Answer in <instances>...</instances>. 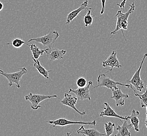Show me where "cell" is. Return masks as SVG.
Listing matches in <instances>:
<instances>
[{
	"label": "cell",
	"instance_id": "27",
	"mask_svg": "<svg viewBox=\"0 0 147 136\" xmlns=\"http://www.w3.org/2000/svg\"><path fill=\"white\" fill-rule=\"evenodd\" d=\"M3 8H4V4L2 2L0 1V12H1L3 10Z\"/></svg>",
	"mask_w": 147,
	"mask_h": 136
},
{
	"label": "cell",
	"instance_id": "16",
	"mask_svg": "<svg viewBox=\"0 0 147 136\" xmlns=\"http://www.w3.org/2000/svg\"><path fill=\"white\" fill-rule=\"evenodd\" d=\"M77 133L79 135L87 136H106V133H100L99 131L94 129H85L83 126H81L77 130Z\"/></svg>",
	"mask_w": 147,
	"mask_h": 136
},
{
	"label": "cell",
	"instance_id": "12",
	"mask_svg": "<svg viewBox=\"0 0 147 136\" xmlns=\"http://www.w3.org/2000/svg\"><path fill=\"white\" fill-rule=\"evenodd\" d=\"M112 95L111 98L115 100L116 102V106H124L125 103V99L129 97L128 94H125L121 91V88H118L116 89H112Z\"/></svg>",
	"mask_w": 147,
	"mask_h": 136
},
{
	"label": "cell",
	"instance_id": "23",
	"mask_svg": "<svg viewBox=\"0 0 147 136\" xmlns=\"http://www.w3.org/2000/svg\"><path fill=\"white\" fill-rule=\"evenodd\" d=\"M105 130L106 132V136L112 135L114 132V129L115 127V124L113 123L111 121L106 122L104 124Z\"/></svg>",
	"mask_w": 147,
	"mask_h": 136
},
{
	"label": "cell",
	"instance_id": "4",
	"mask_svg": "<svg viewBox=\"0 0 147 136\" xmlns=\"http://www.w3.org/2000/svg\"><path fill=\"white\" fill-rule=\"evenodd\" d=\"M58 98V96L56 94L42 95L38 94H33L30 93L28 94L25 96V99L26 101H29L31 103V108L34 110H38L41 106L40 105L42 101L48 99H51L53 98Z\"/></svg>",
	"mask_w": 147,
	"mask_h": 136
},
{
	"label": "cell",
	"instance_id": "21",
	"mask_svg": "<svg viewBox=\"0 0 147 136\" xmlns=\"http://www.w3.org/2000/svg\"><path fill=\"white\" fill-rule=\"evenodd\" d=\"M91 9V7H88L86 9L87 13L83 18L84 23L86 27L91 26L93 22V18L92 16Z\"/></svg>",
	"mask_w": 147,
	"mask_h": 136
},
{
	"label": "cell",
	"instance_id": "7",
	"mask_svg": "<svg viewBox=\"0 0 147 136\" xmlns=\"http://www.w3.org/2000/svg\"><path fill=\"white\" fill-rule=\"evenodd\" d=\"M48 124L52 125L53 127L56 126L65 127L71 125H88L95 126L96 125V121L94 120L92 121H71L65 118H60L54 121H46Z\"/></svg>",
	"mask_w": 147,
	"mask_h": 136
},
{
	"label": "cell",
	"instance_id": "11",
	"mask_svg": "<svg viewBox=\"0 0 147 136\" xmlns=\"http://www.w3.org/2000/svg\"><path fill=\"white\" fill-rule=\"evenodd\" d=\"M102 66L104 68L107 67H109L111 68L109 71H106V73L111 72L114 68H120L122 67L118 59L116 52L115 51H113L108 58L103 61Z\"/></svg>",
	"mask_w": 147,
	"mask_h": 136
},
{
	"label": "cell",
	"instance_id": "28",
	"mask_svg": "<svg viewBox=\"0 0 147 136\" xmlns=\"http://www.w3.org/2000/svg\"><path fill=\"white\" fill-rule=\"evenodd\" d=\"M146 121H145V125H146V127L147 128V105H146Z\"/></svg>",
	"mask_w": 147,
	"mask_h": 136
},
{
	"label": "cell",
	"instance_id": "8",
	"mask_svg": "<svg viewBox=\"0 0 147 136\" xmlns=\"http://www.w3.org/2000/svg\"><path fill=\"white\" fill-rule=\"evenodd\" d=\"M93 86V82L90 81L88 82L87 85L83 88H78L76 90L71 89L70 88L69 89V93H74L75 94L78 100L81 101H83L85 100H88L91 101V96L90 93V88L91 86Z\"/></svg>",
	"mask_w": 147,
	"mask_h": 136
},
{
	"label": "cell",
	"instance_id": "15",
	"mask_svg": "<svg viewBox=\"0 0 147 136\" xmlns=\"http://www.w3.org/2000/svg\"><path fill=\"white\" fill-rule=\"evenodd\" d=\"M132 125L131 123H128V120H124L123 124L121 126L118 125L116 128V130L118 131L117 133L115 134L116 136H130L131 133L129 129L132 127Z\"/></svg>",
	"mask_w": 147,
	"mask_h": 136
},
{
	"label": "cell",
	"instance_id": "10",
	"mask_svg": "<svg viewBox=\"0 0 147 136\" xmlns=\"http://www.w3.org/2000/svg\"><path fill=\"white\" fill-rule=\"evenodd\" d=\"M45 53L47 55V58L51 62L56 60H61L67 53V50L65 49H59L57 48L52 47L46 48L45 49Z\"/></svg>",
	"mask_w": 147,
	"mask_h": 136
},
{
	"label": "cell",
	"instance_id": "13",
	"mask_svg": "<svg viewBox=\"0 0 147 136\" xmlns=\"http://www.w3.org/2000/svg\"><path fill=\"white\" fill-rule=\"evenodd\" d=\"M104 104L105 105V107L104 110L100 113V117H106H106H115V118L120 119L121 121L122 120L129 121L128 116H122L119 115L116 112L115 110L113 109L112 107L111 106L106 102H105Z\"/></svg>",
	"mask_w": 147,
	"mask_h": 136
},
{
	"label": "cell",
	"instance_id": "6",
	"mask_svg": "<svg viewBox=\"0 0 147 136\" xmlns=\"http://www.w3.org/2000/svg\"><path fill=\"white\" fill-rule=\"evenodd\" d=\"M147 57V53H144L142 57V59L141 60L138 69L133 75L131 79L130 80H128V82L130 83V84L134 86L135 89L139 92H141L144 88V81L141 80V77H140V71H141V68L144 64V60Z\"/></svg>",
	"mask_w": 147,
	"mask_h": 136
},
{
	"label": "cell",
	"instance_id": "24",
	"mask_svg": "<svg viewBox=\"0 0 147 136\" xmlns=\"http://www.w3.org/2000/svg\"><path fill=\"white\" fill-rule=\"evenodd\" d=\"M76 84L78 88H83L87 85L88 82L84 77H79L77 80Z\"/></svg>",
	"mask_w": 147,
	"mask_h": 136
},
{
	"label": "cell",
	"instance_id": "19",
	"mask_svg": "<svg viewBox=\"0 0 147 136\" xmlns=\"http://www.w3.org/2000/svg\"><path fill=\"white\" fill-rule=\"evenodd\" d=\"M30 48L32 54V57L36 59H38L39 57L42 56L45 53V49H42L37 47L35 44H26Z\"/></svg>",
	"mask_w": 147,
	"mask_h": 136
},
{
	"label": "cell",
	"instance_id": "22",
	"mask_svg": "<svg viewBox=\"0 0 147 136\" xmlns=\"http://www.w3.org/2000/svg\"><path fill=\"white\" fill-rule=\"evenodd\" d=\"M27 43L25 42L23 40L19 38H15L12 40L11 42H8L6 43L7 45H11L13 47L15 48H20L23 46L24 44H26Z\"/></svg>",
	"mask_w": 147,
	"mask_h": 136
},
{
	"label": "cell",
	"instance_id": "20",
	"mask_svg": "<svg viewBox=\"0 0 147 136\" xmlns=\"http://www.w3.org/2000/svg\"><path fill=\"white\" fill-rule=\"evenodd\" d=\"M130 88L132 89V90L133 91L134 93L136 96L140 98L141 107H142V108L146 107V105H147V84L146 89L145 91H144V93L142 94H139L138 93H137L135 90L134 89L131 85H130Z\"/></svg>",
	"mask_w": 147,
	"mask_h": 136
},
{
	"label": "cell",
	"instance_id": "3",
	"mask_svg": "<svg viewBox=\"0 0 147 136\" xmlns=\"http://www.w3.org/2000/svg\"><path fill=\"white\" fill-rule=\"evenodd\" d=\"M97 85L95 86L94 88H97L98 87H105L107 89H117V86H124L128 88H129L130 85L128 84L121 83L120 82L115 81L111 79L110 77L106 76L104 73L100 74L97 79Z\"/></svg>",
	"mask_w": 147,
	"mask_h": 136
},
{
	"label": "cell",
	"instance_id": "2",
	"mask_svg": "<svg viewBox=\"0 0 147 136\" xmlns=\"http://www.w3.org/2000/svg\"><path fill=\"white\" fill-rule=\"evenodd\" d=\"M20 71L15 72L14 73H7L0 69V75H3L6 77L9 82V87L13 85H15L18 88H21V79L24 74H26L28 72V70L26 67L19 68Z\"/></svg>",
	"mask_w": 147,
	"mask_h": 136
},
{
	"label": "cell",
	"instance_id": "26",
	"mask_svg": "<svg viewBox=\"0 0 147 136\" xmlns=\"http://www.w3.org/2000/svg\"><path fill=\"white\" fill-rule=\"evenodd\" d=\"M127 1V0H123L120 4L117 3V5L121 9V11L125 9V4L126 3Z\"/></svg>",
	"mask_w": 147,
	"mask_h": 136
},
{
	"label": "cell",
	"instance_id": "9",
	"mask_svg": "<svg viewBox=\"0 0 147 136\" xmlns=\"http://www.w3.org/2000/svg\"><path fill=\"white\" fill-rule=\"evenodd\" d=\"M78 98L77 96H74L72 95L69 94V93H65L64 95V98H62L61 101V103L64 105L65 106L69 107L73 110H74L76 112L79 114L81 116L85 115L86 112L85 110H83L82 112H81L78 110L76 107V105L78 101Z\"/></svg>",
	"mask_w": 147,
	"mask_h": 136
},
{
	"label": "cell",
	"instance_id": "25",
	"mask_svg": "<svg viewBox=\"0 0 147 136\" xmlns=\"http://www.w3.org/2000/svg\"><path fill=\"white\" fill-rule=\"evenodd\" d=\"M106 0H100L101 2V9H100V14L101 15H103L105 13V5H106Z\"/></svg>",
	"mask_w": 147,
	"mask_h": 136
},
{
	"label": "cell",
	"instance_id": "1",
	"mask_svg": "<svg viewBox=\"0 0 147 136\" xmlns=\"http://www.w3.org/2000/svg\"><path fill=\"white\" fill-rule=\"evenodd\" d=\"M135 9V4L134 2H132L130 5H129V9L127 11L126 13H123L121 10L118 11L116 17L117 18V22L116 25V27L115 30L112 31L111 34L112 35H114L116 33H117L119 30H121V32L123 33V35L126 40V37L125 36L124 32H123V30H127V27L128 25V18L130 15L132 14Z\"/></svg>",
	"mask_w": 147,
	"mask_h": 136
},
{
	"label": "cell",
	"instance_id": "17",
	"mask_svg": "<svg viewBox=\"0 0 147 136\" xmlns=\"http://www.w3.org/2000/svg\"><path fill=\"white\" fill-rule=\"evenodd\" d=\"M140 112L139 111L133 110L131 112V114L130 116H128V119L130 121L131 124H132V127L136 131H139V119L138 118Z\"/></svg>",
	"mask_w": 147,
	"mask_h": 136
},
{
	"label": "cell",
	"instance_id": "5",
	"mask_svg": "<svg viewBox=\"0 0 147 136\" xmlns=\"http://www.w3.org/2000/svg\"><path fill=\"white\" fill-rule=\"evenodd\" d=\"M59 37L58 32L56 30H53L41 37L30 39L28 40V42H35L38 43H40L45 47L50 48L52 47L53 45L54 44L56 40L59 38Z\"/></svg>",
	"mask_w": 147,
	"mask_h": 136
},
{
	"label": "cell",
	"instance_id": "18",
	"mask_svg": "<svg viewBox=\"0 0 147 136\" xmlns=\"http://www.w3.org/2000/svg\"><path fill=\"white\" fill-rule=\"evenodd\" d=\"M32 60L34 61V63L33 65L37 69V70L38 71L39 74L42 75L46 79H49L50 77H49V73L53 71L51 70H46L42 65H41L38 60L36 59L33 57H32Z\"/></svg>",
	"mask_w": 147,
	"mask_h": 136
},
{
	"label": "cell",
	"instance_id": "14",
	"mask_svg": "<svg viewBox=\"0 0 147 136\" xmlns=\"http://www.w3.org/2000/svg\"><path fill=\"white\" fill-rule=\"evenodd\" d=\"M88 1L85 0L80 5V6L78 8L70 12L67 16L65 24L68 25V24H70L71 22L74 20V19H75L76 18H77L81 12L88 9Z\"/></svg>",
	"mask_w": 147,
	"mask_h": 136
}]
</instances>
